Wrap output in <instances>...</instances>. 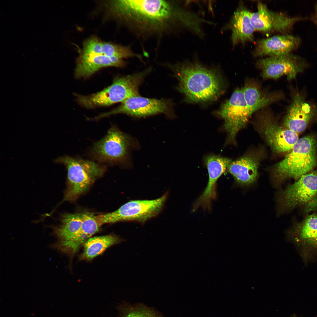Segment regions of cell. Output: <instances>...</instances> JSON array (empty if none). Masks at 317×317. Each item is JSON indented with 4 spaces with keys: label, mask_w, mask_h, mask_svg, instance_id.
<instances>
[{
    "label": "cell",
    "mask_w": 317,
    "mask_h": 317,
    "mask_svg": "<svg viewBox=\"0 0 317 317\" xmlns=\"http://www.w3.org/2000/svg\"><path fill=\"white\" fill-rule=\"evenodd\" d=\"M102 54L110 57L122 59L136 58L141 59V56L135 53L129 46H123L111 43L102 42Z\"/></svg>",
    "instance_id": "cell-26"
},
{
    "label": "cell",
    "mask_w": 317,
    "mask_h": 317,
    "mask_svg": "<svg viewBox=\"0 0 317 317\" xmlns=\"http://www.w3.org/2000/svg\"><path fill=\"white\" fill-rule=\"evenodd\" d=\"M278 200L281 211L303 207L309 212L317 209V171L302 176L279 194Z\"/></svg>",
    "instance_id": "cell-6"
},
{
    "label": "cell",
    "mask_w": 317,
    "mask_h": 317,
    "mask_svg": "<svg viewBox=\"0 0 317 317\" xmlns=\"http://www.w3.org/2000/svg\"><path fill=\"white\" fill-rule=\"evenodd\" d=\"M98 216L90 213H82L81 226L79 232L73 239L82 245L97 232L101 225Z\"/></svg>",
    "instance_id": "cell-24"
},
{
    "label": "cell",
    "mask_w": 317,
    "mask_h": 317,
    "mask_svg": "<svg viewBox=\"0 0 317 317\" xmlns=\"http://www.w3.org/2000/svg\"><path fill=\"white\" fill-rule=\"evenodd\" d=\"M124 241L114 235L90 238L84 244V250L80 256L82 260H90L102 253L108 247Z\"/></svg>",
    "instance_id": "cell-23"
},
{
    "label": "cell",
    "mask_w": 317,
    "mask_h": 317,
    "mask_svg": "<svg viewBox=\"0 0 317 317\" xmlns=\"http://www.w3.org/2000/svg\"><path fill=\"white\" fill-rule=\"evenodd\" d=\"M171 103L164 99L158 100L136 96L129 98L113 110L94 118L98 119L112 115L124 114L137 117H145L171 112Z\"/></svg>",
    "instance_id": "cell-13"
},
{
    "label": "cell",
    "mask_w": 317,
    "mask_h": 317,
    "mask_svg": "<svg viewBox=\"0 0 317 317\" xmlns=\"http://www.w3.org/2000/svg\"><path fill=\"white\" fill-rule=\"evenodd\" d=\"M178 81L177 89L188 102L198 103L214 100L222 93L225 83L213 68L198 61L187 60L169 65Z\"/></svg>",
    "instance_id": "cell-2"
},
{
    "label": "cell",
    "mask_w": 317,
    "mask_h": 317,
    "mask_svg": "<svg viewBox=\"0 0 317 317\" xmlns=\"http://www.w3.org/2000/svg\"><path fill=\"white\" fill-rule=\"evenodd\" d=\"M316 141L312 135L299 139L291 152L276 164L273 171L276 184L286 178L297 180L316 164Z\"/></svg>",
    "instance_id": "cell-3"
},
{
    "label": "cell",
    "mask_w": 317,
    "mask_h": 317,
    "mask_svg": "<svg viewBox=\"0 0 317 317\" xmlns=\"http://www.w3.org/2000/svg\"><path fill=\"white\" fill-rule=\"evenodd\" d=\"M265 108L258 111L257 122L266 141L276 153L291 151L299 139L298 133L280 126L270 110Z\"/></svg>",
    "instance_id": "cell-9"
},
{
    "label": "cell",
    "mask_w": 317,
    "mask_h": 317,
    "mask_svg": "<svg viewBox=\"0 0 317 317\" xmlns=\"http://www.w3.org/2000/svg\"><path fill=\"white\" fill-rule=\"evenodd\" d=\"M119 317H164L152 308L143 305L124 303L119 307Z\"/></svg>",
    "instance_id": "cell-25"
},
{
    "label": "cell",
    "mask_w": 317,
    "mask_h": 317,
    "mask_svg": "<svg viewBox=\"0 0 317 317\" xmlns=\"http://www.w3.org/2000/svg\"><path fill=\"white\" fill-rule=\"evenodd\" d=\"M54 162L64 165L67 171L65 201L75 200L86 192L106 169L105 166L96 162L66 155L59 157Z\"/></svg>",
    "instance_id": "cell-5"
},
{
    "label": "cell",
    "mask_w": 317,
    "mask_h": 317,
    "mask_svg": "<svg viewBox=\"0 0 317 317\" xmlns=\"http://www.w3.org/2000/svg\"><path fill=\"white\" fill-rule=\"evenodd\" d=\"M288 239L299 249L303 261L307 263L317 257V214L306 216L288 232Z\"/></svg>",
    "instance_id": "cell-12"
},
{
    "label": "cell",
    "mask_w": 317,
    "mask_h": 317,
    "mask_svg": "<svg viewBox=\"0 0 317 317\" xmlns=\"http://www.w3.org/2000/svg\"><path fill=\"white\" fill-rule=\"evenodd\" d=\"M300 42L299 38L291 35L274 36L258 41L253 54L255 57L272 56L290 53Z\"/></svg>",
    "instance_id": "cell-18"
},
{
    "label": "cell",
    "mask_w": 317,
    "mask_h": 317,
    "mask_svg": "<svg viewBox=\"0 0 317 317\" xmlns=\"http://www.w3.org/2000/svg\"><path fill=\"white\" fill-rule=\"evenodd\" d=\"M102 42L95 36L89 38L83 43L82 53L85 54H102Z\"/></svg>",
    "instance_id": "cell-27"
},
{
    "label": "cell",
    "mask_w": 317,
    "mask_h": 317,
    "mask_svg": "<svg viewBox=\"0 0 317 317\" xmlns=\"http://www.w3.org/2000/svg\"><path fill=\"white\" fill-rule=\"evenodd\" d=\"M246 103L253 114L284 99L281 91L268 92L254 80H248L242 87Z\"/></svg>",
    "instance_id": "cell-19"
},
{
    "label": "cell",
    "mask_w": 317,
    "mask_h": 317,
    "mask_svg": "<svg viewBox=\"0 0 317 317\" xmlns=\"http://www.w3.org/2000/svg\"><path fill=\"white\" fill-rule=\"evenodd\" d=\"M125 65L123 59L103 54L82 53L77 61L74 75L77 79L88 78L100 69L108 67H122Z\"/></svg>",
    "instance_id": "cell-20"
},
{
    "label": "cell",
    "mask_w": 317,
    "mask_h": 317,
    "mask_svg": "<svg viewBox=\"0 0 317 317\" xmlns=\"http://www.w3.org/2000/svg\"><path fill=\"white\" fill-rule=\"evenodd\" d=\"M251 13L244 5L240 4L229 22L222 28V31L231 30L233 45L239 43L244 44L247 41H253L255 30L251 22Z\"/></svg>",
    "instance_id": "cell-17"
},
{
    "label": "cell",
    "mask_w": 317,
    "mask_h": 317,
    "mask_svg": "<svg viewBox=\"0 0 317 317\" xmlns=\"http://www.w3.org/2000/svg\"><path fill=\"white\" fill-rule=\"evenodd\" d=\"M148 70L115 78L112 84L102 90L87 95L75 94L77 101L82 107L92 109L109 106L139 96V87L149 72Z\"/></svg>",
    "instance_id": "cell-4"
},
{
    "label": "cell",
    "mask_w": 317,
    "mask_h": 317,
    "mask_svg": "<svg viewBox=\"0 0 317 317\" xmlns=\"http://www.w3.org/2000/svg\"><path fill=\"white\" fill-rule=\"evenodd\" d=\"M259 163L256 156H246L232 161L227 169L238 183L249 186L254 183L257 178Z\"/></svg>",
    "instance_id": "cell-21"
},
{
    "label": "cell",
    "mask_w": 317,
    "mask_h": 317,
    "mask_svg": "<svg viewBox=\"0 0 317 317\" xmlns=\"http://www.w3.org/2000/svg\"><path fill=\"white\" fill-rule=\"evenodd\" d=\"M204 162L209 175V180L204 191L194 204L195 207L210 209L212 201L215 198V187L218 178L225 171L231 160L227 158L211 155L205 157Z\"/></svg>",
    "instance_id": "cell-15"
},
{
    "label": "cell",
    "mask_w": 317,
    "mask_h": 317,
    "mask_svg": "<svg viewBox=\"0 0 317 317\" xmlns=\"http://www.w3.org/2000/svg\"><path fill=\"white\" fill-rule=\"evenodd\" d=\"M167 198L165 194L152 200H131L113 212L98 215L102 225L127 221L144 223L161 211Z\"/></svg>",
    "instance_id": "cell-8"
},
{
    "label": "cell",
    "mask_w": 317,
    "mask_h": 317,
    "mask_svg": "<svg viewBox=\"0 0 317 317\" xmlns=\"http://www.w3.org/2000/svg\"><path fill=\"white\" fill-rule=\"evenodd\" d=\"M311 18L317 28V2L315 5L314 11Z\"/></svg>",
    "instance_id": "cell-28"
},
{
    "label": "cell",
    "mask_w": 317,
    "mask_h": 317,
    "mask_svg": "<svg viewBox=\"0 0 317 317\" xmlns=\"http://www.w3.org/2000/svg\"><path fill=\"white\" fill-rule=\"evenodd\" d=\"M108 4L113 15L139 37L188 32L195 22L194 12L176 1L114 0Z\"/></svg>",
    "instance_id": "cell-1"
},
{
    "label": "cell",
    "mask_w": 317,
    "mask_h": 317,
    "mask_svg": "<svg viewBox=\"0 0 317 317\" xmlns=\"http://www.w3.org/2000/svg\"><path fill=\"white\" fill-rule=\"evenodd\" d=\"M290 317H298L296 316V315L294 314V315H293Z\"/></svg>",
    "instance_id": "cell-29"
},
{
    "label": "cell",
    "mask_w": 317,
    "mask_h": 317,
    "mask_svg": "<svg viewBox=\"0 0 317 317\" xmlns=\"http://www.w3.org/2000/svg\"><path fill=\"white\" fill-rule=\"evenodd\" d=\"M134 144L130 136L113 126L103 138L94 144L90 152L99 162L118 164L127 160Z\"/></svg>",
    "instance_id": "cell-7"
},
{
    "label": "cell",
    "mask_w": 317,
    "mask_h": 317,
    "mask_svg": "<svg viewBox=\"0 0 317 317\" xmlns=\"http://www.w3.org/2000/svg\"><path fill=\"white\" fill-rule=\"evenodd\" d=\"M217 113L224 120L223 127L228 134L227 141H235L237 134L252 114L245 100L242 87L235 90L222 105Z\"/></svg>",
    "instance_id": "cell-10"
},
{
    "label": "cell",
    "mask_w": 317,
    "mask_h": 317,
    "mask_svg": "<svg viewBox=\"0 0 317 317\" xmlns=\"http://www.w3.org/2000/svg\"><path fill=\"white\" fill-rule=\"evenodd\" d=\"M82 218V213L63 214L60 224L51 227L53 235L58 239L57 242L67 241L75 237L80 231Z\"/></svg>",
    "instance_id": "cell-22"
},
{
    "label": "cell",
    "mask_w": 317,
    "mask_h": 317,
    "mask_svg": "<svg viewBox=\"0 0 317 317\" xmlns=\"http://www.w3.org/2000/svg\"><path fill=\"white\" fill-rule=\"evenodd\" d=\"M256 65L264 79L276 80L286 75L288 80L295 78L308 66L304 59L291 53L261 59Z\"/></svg>",
    "instance_id": "cell-11"
},
{
    "label": "cell",
    "mask_w": 317,
    "mask_h": 317,
    "mask_svg": "<svg viewBox=\"0 0 317 317\" xmlns=\"http://www.w3.org/2000/svg\"><path fill=\"white\" fill-rule=\"evenodd\" d=\"M257 9V12H251L252 24L255 30L265 33L288 31L296 22L306 19L301 16H289L282 13L270 10L261 2L258 3Z\"/></svg>",
    "instance_id": "cell-14"
},
{
    "label": "cell",
    "mask_w": 317,
    "mask_h": 317,
    "mask_svg": "<svg viewBox=\"0 0 317 317\" xmlns=\"http://www.w3.org/2000/svg\"><path fill=\"white\" fill-rule=\"evenodd\" d=\"M306 102L301 95L294 94L287 108L283 123L288 129L297 133L303 131L315 114V110Z\"/></svg>",
    "instance_id": "cell-16"
}]
</instances>
